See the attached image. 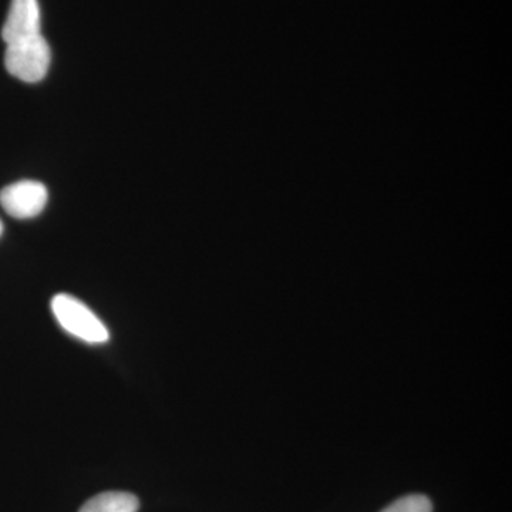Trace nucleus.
<instances>
[{
  "instance_id": "nucleus-6",
  "label": "nucleus",
  "mask_w": 512,
  "mask_h": 512,
  "mask_svg": "<svg viewBox=\"0 0 512 512\" xmlns=\"http://www.w3.org/2000/svg\"><path fill=\"white\" fill-rule=\"evenodd\" d=\"M433 505L426 495L412 494L394 501L382 512H431Z\"/></svg>"
},
{
  "instance_id": "nucleus-2",
  "label": "nucleus",
  "mask_w": 512,
  "mask_h": 512,
  "mask_svg": "<svg viewBox=\"0 0 512 512\" xmlns=\"http://www.w3.org/2000/svg\"><path fill=\"white\" fill-rule=\"evenodd\" d=\"M52 52L42 35L8 43L5 52L6 70L25 83L42 82L49 72Z\"/></svg>"
},
{
  "instance_id": "nucleus-4",
  "label": "nucleus",
  "mask_w": 512,
  "mask_h": 512,
  "mask_svg": "<svg viewBox=\"0 0 512 512\" xmlns=\"http://www.w3.org/2000/svg\"><path fill=\"white\" fill-rule=\"evenodd\" d=\"M40 8L37 0H12L8 18L2 28V39L8 43L29 37L42 35L40 33Z\"/></svg>"
},
{
  "instance_id": "nucleus-3",
  "label": "nucleus",
  "mask_w": 512,
  "mask_h": 512,
  "mask_svg": "<svg viewBox=\"0 0 512 512\" xmlns=\"http://www.w3.org/2000/svg\"><path fill=\"white\" fill-rule=\"evenodd\" d=\"M49 192L39 181L23 180L0 191V205L10 217L29 220L45 210Z\"/></svg>"
},
{
  "instance_id": "nucleus-7",
  "label": "nucleus",
  "mask_w": 512,
  "mask_h": 512,
  "mask_svg": "<svg viewBox=\"0 0 512 512\" xmlns=\"http://www.w3.org/2000/svg\"><path fill=\"white\" fill-rule=\"evenodd\" d=\"M3 234V222L0 220V237H2Z\"/></svg>"
},
{
  "instance_id": "nucleus-1",
  "label": "nucleus",
  "mask_w": 512,
  "mask_h": 512,
  "mask_svg": "<svg viewBox=\"0 0 512 512\" xmlns=\"http://www.w3.org/2000/svg\"><path fill=\"white\" fill-rule=\"evenodd\" d=\"M52 312L57 323L69 335L89 343V345H101L110 339L107 326L82 301L67 293H59L52 299Z\"/></svg>"
},
{
  "instance_id": "nucleus-5",
  "label": "nucleus",
  "mask_w": 512,
  "mask_h": 512,
  "mask_svg": "<svg viewBox=\"0 0 512 512\" xmlns=\"http://www.w3.org/2000/svg\"><path fill=\"white\" fill-rule=\"evenodd\" d=\"M140 501L136 495L124 491H107L90 498L79 512H137Z\"/></svg>"
}]
</instances>
